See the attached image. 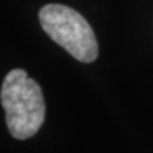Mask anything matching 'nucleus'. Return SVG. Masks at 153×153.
I'll use <instances>...</instances> for the list:
<instances>
[{
  "label": "nucleus",
  "mask_w": 153,
  "mask_h": 153,
  "mask_svg": "<svg viewBox=\"0 0 153 153\" xmlns=\"http://www.w3.org/2000/svg\"><path fill=\"white\" fill-rule=\"evenodd\" d=\"M42 30L54 42L82 63L98 56L94 32L83 16L63 4H47L38 13Z\"/></svg>",
  "instance_id": "2"
},
{
  "label": "nucleus",
  "mask_w": 153,
  "mask_h": 153,
  "mask_svg": "<svg viewBox=\"0 0 153 153\" xmlns=\"http://www.w3.org/2000/svg\"><path fill=\"white\" fill-rule=\"evenodd\" d=\"M0 100L13 138L25 140L40 130L45 121V100L41 87L26 70L13 69L5 75Z\"/></svg>",
  "instance_id": "1"
}]
</instances>
